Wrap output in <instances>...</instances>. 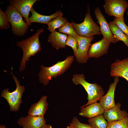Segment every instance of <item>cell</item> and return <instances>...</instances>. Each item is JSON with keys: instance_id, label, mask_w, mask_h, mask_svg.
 Wrapping results in <instances>:
<instances>
[{"instance_id": "18", "label": "cell", "mask_w": 128, "mask_h": 128, "mask_svg": "<svg viewBox=\"0 0 128 128\" xmlns=\"http://www.w3.org/2000/svg\"><path fill=\"white\" fill-rule=\"evenodd\" d=\"M81 109L79 115L89 119L103 114L105 111L100 103L97 102Z\"/></svg>"}, {"instance_id": "11", "label": "cell", "mask_w": 128, "mask_h": 128, "mask_svg": "<svg viewBox=\"0 0 128 128\" xmlns=\"http://www.w3.org/2000/svg\"><path fill=\"white\" fill-rule=\"evenodd\" d=\"M94 14L100 25V31L103 37L106 38L111 43H115L118 41L114 37L109 23L99 7L95 8Z\"/></svg>"}, {"instance_id": "3", "label": "cell", "mask_w": 128, "mask_h": 128, "mask_svg": "<svg viewBox=\"0 0 128 128\" xmlns=\"http://www.w3.org/2000/svg\"><path fill=\"white\" fill-rule=\"evenodd\" d=\"M72 80L73 83L75 85H81L87 93L88 101L81 108L97 102L99 101L104 94V91L101 86L97 83H91L87 82L85 80L84 75L83 74H74Z\"/></svg>"}, {"instance_id": "14", "label": "cell", "mask_w": 128, "mask_h": 128, "mask_svg": "<svg viewBox=\"0 0 128 128\" xmlns=\"http://www.w3.org/2000/svg\"><path fill=\"white\" fill-rule=\"evenodd\" d=\"M46 122L44 116L28 115L21 117L17 123L23 128H41L46 124Z\"/></svg>"}, {"instance_id": "19", "label": "cell", "mask_w": 128, "mask_h": 128, "mask_svg": "<svg viewBox=\"0 0 128 128\" xmlns=\"http://www.w3.org/2000/svg\"><path fill=\"white\" fill-rule=\"evenodd\" d=\"M68 37L66 34L55 31L49 34L48 41L57 50L60 48L65 49Z\"/></svg>"}, {"instance_id": "28", "label": "cell", "mask_w": 128, "mask_h": 128, "mask_svg": "<svg viewBox=\"0 0 128 128\" xmlns=\"http://www.w3.org/2000/svg\"><path fill=\"white\" fill-rule=\"evenodd\" d=\"M71 123L76 128H92L89 124L81 122L76 117L73 118Z\"/></svg>"}, {"instance_id": "1", "label": "cell", "mask_w": 128, "mask_h": 128, "mask_svg": "<svg viewBox=\"0 0 128 128\" xmlns=\"http://www.w3.org/2000/svg\"><path fill=\"white\" fill-rule=\"evenodd\" d=\"M44 31V30L43 29H38L32 36L16 42L17 46L21 48L23 52V56L19 69L20 72L25 69L26 62L30 60L31 57L34 56L38 52L41 51V48L39 36Z\"/></svg>"}, {"instance_id": "6", "label": "cell", "mask_w": 128, "mask_h": 128, "mask_svg": "<svg viewBox=\"0 0 128 128\" xmlns=\"http://www.w3.org/2000/svg\"><path fill=\"white\" fill-rule=\"evenodd\" d=\"M71 23L79 35L89 37L94 35H102L100 26L93 20L91 16L89 4L83 21L81 23H77L72 21Z\"/></svg>"}, {"instance_id": "12", "label": "cell", "mask_w": 128, "mask_h": 128, "mask_svg": "<svg viewBox=\"0 0 128 128\" xmlns=\"http://www.w3.org/2000/svg\"><path fill=\"white\" fill-rule=\"evenodd\" d=\"M119 81V77H114V82L110 84L107 93L99 101V103L105 111L114 108L116 105L114 100V93Z\"/></svg>"}, {"instance_id": "16", "label": "cell", "mask_w": 128, "mask_h": 128, "mask_svg": "<svg viewBox=\"0 0 128 128\" xmlns=\"http://www.w3.org/2000/svg\"><path fill=\"white\" fill-rule=\"evenodd\" d=\"M47 96H43L37 103L32 104L28 110V115L44 116L48 105L47 101Z\"/></svg>"}, {"instance_id": "31", "label": "cell", "mask_w": 128, "mask_h": 128, "mask_svg": "<svg viewBox=\"0 0 128 128\" xmlns=\"http://www.w3.org/2000/svg\"><path fill=\"white\" fill-rule=\"evenodd\" d=\"M0 128H6L5 126L3 125H0Z\"/></svg>"}, {"instance_id": "26", "label": "cell", "mask_w": 128, "mask_h": 128, "mask_svg": "<svg viewBox=\"0 0 128 128\" xmlns=\"http://www.w3.org/2000/svg\"><path fill=\"white\" fill-rule=\"evenodd\" d=\"M66 45L69 46L72 48L75 56L76 54L78 47L77 38L68 35L66 43Z\"/></svg>"}, {"instance_id": "24", "label": "cell", "mask_w": 128, "mask_h": 128, "mask_svg": "<svg viewBox=\"0 0 128 128\" xmlns=\"http://www.w3.org/2000/svg\"><path fill=\"white\" fill-rule=\"evenodd\" d=\"M107 128H128V117L121 120L108 123Z\"/></svg>"}, {"instance_id": "27", "label": "cell", "mask_w": 128, "mask_h": 128, "mask_svg": "<svg viewBox=\"0 0 128 128\" xmlns=\"http://www.w3.org/2000/svg\"><path fill=\"white\" fill-rule=\"evenodd\" d=\"M124 21L120 18L114 17V21L118 27L128 36V27L125 24Z\"/></svg>"}, {"instance_id": "21", "label": "cell", "mask_w": 128, "mask_h": 128, "mask_svg": "<svg viewBox=\"0 0 128 128\" xmlns=\"http://www.w3.org/2000/svg\"><path fill=\"white\" fill-rule=\"evenodd\" d=\"M88 121L92 128H107L108 123L103 114L89 119Z\"/></svg>"}, {"instance_id": "25", "label": "cell", "mask_w": 128, "mask_h": 128, "mask_svg": "<svg viewBox=\"0 0 128 128\" xmlns=\"http://www.w3.org/2000/svg\"><path fill=\"white\" fill-rule=\"evenodd\" d=\"M8 18L5 12L0 8V29H7L10 28Z\"/></svg>"}, {"instance_id": "22", "label": "cell", "mask_w": 128, "mask_h": 128, "mask_svg": "<svg viewBox=\"0 0 128 128\" xmlns=\"http://www.w3.org/2000/svg\"><path fill=\"white\" fill-rule=\"evenodd\" d=\"M67 22V19L63 17V16H58L50 21L47 24L48 30L52 32L55 31L57 28H59Z\"/></svg>"}, {"instance_id": "32", "label": "cell", "mask_w": 128, "mask_h": 128, "mask_svg": "<svg viewBox=\"0 0 128 128\" xmlns=\"http://www.w3.org/2000/svg\"><path fill=\"white\" fill-rule=\"evenodd\" d=\"M127 15H128V12H127Z\"/></svg>"}, {"instance_id": "7", "label": "cell", "mask_w": 128, "mask_h": 128, "mask_svg": "<svg viewBox=\"0 0 128 128\" xmlns=\"http://www.w3.org/2000/svg\"><path fill=\"white\" fill-rule=\"evenodd\" d=\"M103 6L106 13L124 20V15L128 8V2L125 0H105Z\"/></svg>"}, {"instance_id": "9", "label": "cell", "mask_w": 128, "mask_h": 128, "mask_svg": "<svg viewBox=\"0 0 128 128\" xmlns=\"http://www.w3.org/2000/svg\"><path fill=\"white\" fill-rule=\"evenodd\" d=\"M39 0H11L9 5L16 8L25 19L28 27L31 23L29 21V13L34 4Z\"/></svg>"}, {"instance_id": "4", "label": "cell", "mask_w": 128, "mask_h": 128, "mask_svg": "<svg viewBox=\"0 0 128 128\" xmlns=\"http://www.w3.org/2000/svg\"><path fill=\"white\" fill-rule=\"evenodd\" d=\"M5 12L11 25V31L14 35L18 37L24 36L27 32L29 27L23 20L20 13L10 5L7 6Z\"/></svg>"}, {"instance_id": "13", "label": "cell", "mask_w": 128, "mask_h": 128, "mask_svg": "<svg viewBox=\"0 0 128 128\" xmlns=\"http://www.w3.org/2000/svg\"><path fill=\"white\" fill-rule=\"evenodd\" d=\"M110 70L112 76L122 77L128 81V58L121 60H117L111 64Z\"/></svg>"}, {"instance_id": "20", "label": "cell", "mask_w": 128, "mask_h": 128, "mask_svg": "<svg viewBox=\"0 0 128 128\" xmlns=\"http://www.w3.org/2000/svg\"><path fill=\"white\" fill-rule=\"evenodd\" d=\"M109 24L114 38L118 41L123 42L128 47V36L118 27L114 21L109 22Z\"/></svg>"}, {"instance_id": "10", "label": "cell", "mask_w": 128, "mask_h": 128, "mask_svg": "<svg viewBox=\"0 0 128 128\" xmlns=\"http://www.w3.org/2000/svg\"><path fill=\"white\" fill-rule=\"evenodd\" d=\"M111 43L103 37L101 40L90 44L88 52V58H98L106 54Z\"/></svg>"}, {"instance_id": "30", "label": "cell", "mask_w": 128, "mask_h": 128, "mask_svg": "<svg viewBox=\"0 0 128 128\" xmlns=\"http://www.w3.org/2000/svg\"><path fill=\"white\" fill-rule=\"evenodd\" d=\"M67 128H76L71 123L70 125L69 126H68L67 127Z\"/></svg>"}, {"instance_id": "15", "label": "cell", "mask_w": 128, "mask_h": 128, "mask_svg": "<svg viewBox=\"0 0 128 128\" xmlns=\"http://www.w3.org/2000/svg\"><path fill=\"white\" fill-rule=\"evenodd\" d=\"M121 104L118 103L114 108L105 111L103 115L108 123L123 119L128 117V114L124 110L120 109Z\"/></svg>"}, {"instance_id": "5", "label": "cell", "mask_w": 128, "mask_h": 128, "mask_svg": "<svg viewBox=\"0 0 128 128\" xmlns=\"http://www.w3.org/2000/svg\"><path fill=\"white\" fill-rule=\"evenodd\" d=\"M11 73L16 83V88L11 92L9 91V88L5 89L2 91L0 96L6 100L10 107V111L16 112L19 110L21 104L23 102L22 97L25 88L24 86L20 85V82L17 78L12 73Z\"/></svg>"}, {"instance_id": "2", "label": "cell", "mask_w": 128, "mask_h": 128, "mask_svg": "<svg viewBox=\"0 0 128 128\" xmlns=\"http://www.w3.org/2000/svg\"><path fill=\"white\" fill-rule=\"evenodd\" d=\"M74 57L70 55L63 61H59L50 67L40 66V70L38 74L39 82L47 85L52 78H55L63 74L69 69L74 60Z\"/></svg>"}, {"instance_id": "8", "label": "cell", "mask_w": 128, "mask_h": 128, "mask_svg": "<svg viewBox=\"0 0 128 128\" xmlns=\"http://www.w3.org/2000/svg\"><path fill=\"white\" fill-rule=\"evenodd\" d=\"M78 45L77 52L75 56L77 62L79 64L86 63L89 58L88 53L91 42L94 37H88L79 35L77 38Z\"/></svg>"}, {"instance_id": "17", "label": "cell", "mask_w": 128, "mask_h": 128, "mask_svg": "<svg viewBox=\"0 0 128 128\" xmlns=\"http://www.w3.org/2000/svg\"><path fill=\"white\" fill-rule=\"evenodd\" d=\"M30 12L32 15L29 18V21L31 23L36 22L47 24L50 21L55 18L63 15V14L60 10H56L54 13L50 15H42L36 12L33 7Z\"/></svg>"}, {"instance_id": "29", "label": "cell", "mask_w": 128, "mask_h": 128, "mask_svg": "<svg viewBox=\"0 0 128 128\" xmlns=\"http://www.w3.org/2000/svg\"><path fill=\"white\" fill-rule=\"evenodd\" d=\"M41 128H52V126L50 124H45Z\"/></svg>"}, {"instance_id": "23", "label": "cell", "mask_w": 128, "mask_h": 128, "mask_svg": "<svg viewBox=\"0 0 128 128\" xmlns=\"http://www.w3.org/2000/svg\"><path fill=\"white\" fill-rule=\"evenodd\" d=\"M58 30L60 32L76 38L79 35L74 29L72 23L68 22L59 28Z\"/></svg>"}]
</instances>
